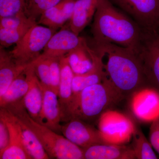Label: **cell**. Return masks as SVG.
<instances>
[{"instance_id":"cell-19","label":"cell","mask_w":159,"mask_h":159,"mask_svg":"<svg viewBox=\"0 0 159 159\" xmlns=\"http://www.w3.org/2000/svg\"><path fill=\"white\" fill-rule=\"evenodd\" d=\"M17 63L3 47L0 48V97L5 94L11 83L25 72L29 66Z\"/></svg>"},{"instance_id":"cell-29","label":"cell","mask_w":159,"mask_h":159,"mask_svg":"<svg viewBox=\"0 0 159 159\" xmlns=\"http://www.w3.org/2000/svg\"><path fill=\"white\" fill-rule=\"evenodd\" d=\"M36 21L28 17L25 12H21L11 16L0 18V29H16Z\"/></svg>"},{"instance_id":"cell-13","label":"cell","mask_w":159,"mask_h":159,"mask_svg":"<svg viewBox=\"0 0 159 159\" xmlns=\"http://www.w3.org/2000/svg\"><path fill=\"white\" fill-rule=\"evenodd\" d=\"M29 88L23 98L24 105L30 116L43 125L42 110L43 95L41 82L34 71L32 63L25 71Z\"/></svg>"},{"instance_id":"cell-15","label":"cell","mask_w":159,"mask_h":159,"mask_svg":"<svg viewBox=\"0 0 159 159\" xmlns=\"http://www.w3.org/2000/svg\"><path fill=\"white\" fill-rule=\"evenodd\" d=\"M90 52L93 59V67L84 74H74L73 96L78 94L87 87L102 82L107 78L102 57L90 47Z\"/></svg>"},{"instance_id":"cell-7","label":"cell","mask_w":159,"mask_h":159,"mask_svg":"<svg viewBox=\"0 0 159 159\" xmlns=\"http://www.w3.org/2000/svg\"><path fill=\"white\" fill-rule=\"evenodd\" d=\"M138 54L148 86L159 92V31L144 30Z\"/></svg>"},{"instance_id":"cell-9","label":"cell","mask_w":159,"mask_h":159,"mask_svg":"<svg viewBox=\"0 0 159 159\" xmlns=\"http://www.w3.org/2000/svg\"><path fill=\"white\" fill-rule=\"evenodd\" d=\"M61 133L69 141L83 149L93 145L105 144L99 129L80 119L69 120L62 125Z\"/></svg>"},{"instance_id":"cell-6","label":"cell","mask_w":159,"mask_h":159,"mask_svg":"<svg viewBox=\"0 0 159 159\" xmlns=\"http://www.w3.org/2000/svg\"><path fill=\"white\" fill-rule=\"evenodd\" d=\"M135 129L130 119L116 111H106L98 120V129L105 144L124 145L130 141Z\"/></svg>"},{"instance_id":"cell-11","label":"cell","mask_w":159,"mask_h":159,"mask_svg":"<svg viewBox=\"0 0 159 159\" xmlns=\"http://www.w3.org/2000/svg\"><path fill=\"white\" fill-rule=\"evenodd\" d=\"M0 119L6 122L10 136L9 146L0 153V159H32L24 145L16 116L8 109L1 107Z\"/></svg>"},{"instance_id":"cell-30","label":"cell","mask_w":159,"mask_h":159,"mask_svg":"<svg viewBox=\"0 0 159 159\" xmlns=\"http://www.w3.org/2000/svg\"><path fill=\"white\" fill-rule=\"evenodd\" d=\"M45 58L48 59L49 67H50L51 89L58 95L61 77L59 58L58 57H45Z\"/></svg>"},{"instance_id":"cell-12","label":"cell","mask_w":159,"mask_h":159,"mask_svg":"<svg viewBox=\"0 0 159 159\" xmlns=\"http://www.w3.org/2000/svg\"><path fill=\"white\" fill-rule=\"evenodd\" d=\"M61 28L49 39L41 56L60 58L68 54L85 39L74 33L68 27Z\"/></svg>"},{"instance_id":"cell-8","label":"cell","mask_w":159,"mask_h":159,"mask_svg":"<svg viewBox=\"0 0 159 159\" xmlns=\"http://www.w3.org/2000/svg\"><path fill=\"white\" fill-rule=\"evenodd\" d=\"M145 30L157 29L159 24V0H111Z\"/></svg>"},{"instance_id":"cell-23","label":"cell","mask_w":159,"mask_h":159,"mask_svg":"<svg viewBox=\"0 0 159 159\" xmlns=\"http://www.w3.org/2000/svg\"><path fill=\"white\" fill-rule=\"evenodd\" d=\"M29 88V84L24 72L11 83L5 94L0 97V106L5 107L8 104L23 99Z\"/></svg>"},{"instance_id":"cell-2","label":"cell","mask_w":159,"mask_h":159,"mask_svg":"<svg viewBox=\"0 0 159 159\" xmlns=\"http://www.w3.org/2000/svg\"><path fill=\"white\" fill-rule=\"evenodd\" d=\"M93 44H114L138 53L144 30L116 9L109 0H101L92 26Z\"/></svg>"},{"instance_id":"cell-32","label":"cell","mask_w":159,"mask_h":159,"mask_svg":"<svg viewBox=\"0 0 159 159\" xmlns=\"http://www.w3.org/2000/svg\"><path fill=\"white\" fill-rule=\"evenodd\" d=\"M10 136L6 122L0 119V153L9 146Z\"/></svg>"},{"instance_id":"cell-27","label":"cell","mask_w":159,"mask_h":159,"mask_svg":"<svg viewBox=\"0 0 159 159\" xmlns=\"http://www.w3.org/2000/svg\"><path fill=\"white\" fill-rule=\"evenodd\" d=\"M26 0H0V18L26 12Z\"/></svg>"},{"instance_id":"cell-33","label":"cell","mask_w":159,"mask_h":159,"mask_svg":"<svg viewBox=\"0 0 159 159\" xmlns=\"http://www.w3.org/2000/svg\"><path fill=\"white\" fill-rule=\"evenodd\" d=\"M157 30H158L159 31V24L158 25V26L157 28Z\"/></svg>"},{"instance_id":"cell-22","label":"cell","mask_w":159,"mask_h":159,"mask_svg":"<svg viewBox=\"0 0 159 159\" xmlns=\"http://www.w3.org/2000/svg\"><path fill=\"white\" fill-rule=\"evenodd\" d=\"M16 118L24 145L32 159H50L41 143L34 133L23 121L20 120L17 117Z\"/></svg>"},{"instance_id":"cell-1","label":"cell","mask_w":159,"mask_h":159,"mask_svg":"<svg viewBox=\"0 0 159 159\" xmlns=\"http://www.w3.org/2000/svg\"><path fill=\"white\" fill-rule=\"evenodd\" d=\"M90 47L105 60L102 61L107 77L123 99L149 87L136 51L110 43Z\"/></svg>"},{"instance_id":"cell-3","label":"cell","mask_w":159,"mask_h":159,"mask_svg":"<svg viewBox=\"0 0 159 159\" xmlns=\"http://www.w3.org/2000/svg\"><path fill=\"white\" fill-rule=\"evenodd\" d=\"M123 99L107 78L102 82L87 87L73 96L62 116V122L78 119L91 122L109 107Z\"/></svg>"},{"instance_id":"cell-24","label":"cell","mask_w":159,"mask_h":159,"mask_svg":"<svg viewBox=\"0 0 159 159\" xmlns=\"http://www.w3.org/2000/svg\"><path fill=\"white\" fill-rule=\"evenodd\" d=\"M132 139L131 147L136 159H157L150 142H148L145 135L139 129L136 128Z\"/></svg>"},{"instance_id":"cell-4","label":"cell","mask_w":159,"mask_h":159,"mask_svg":"<svg viewBox=\"0 0 159 159\" xmlns=\"http://www.w3.org/2000/svg\"><path fill=\"white\" fill-rule=\"evenodd\" d=\"M31 129L37 136L50 158L84 159L83 148L65 137L40 124L32 119L24 105L23 99L5 107Z\"/></svg>"},{"instance_id":"cell-18","label":"cell","mask_w":159,"mask_h":159,"mask_svg":"<svg viewBox=\"0 0 159 159\" xmlns=\"http://www.w3.org/2000/svg\"><path fill=\"white\" fill-rule=\"evenodd\" d=\"M101 0H76L68 28L79 35L94 17Z\"/></svg>"},{"instance_id":"cell-25","label":"cell","mask_w":159,"mask_h":159,"mask_svg":"<svg viewBox=\"0 0 159 159\" xmlns=\"http://www.w3.org/2000/svg\"><path fill=\"white\" fill-rule=\"evenodd\" d=\"M37 24L33 22L16 29H0V44L4 48H8L16 44L22 39L24 35L32 26Z\"/></svg>"},{"instance_id":"cell-26","label":"cell","mask_w":159,"mask_h":159,"mask_svg":"<svg viewBox=\"0 0 159 159\" xmlns=\"http://www.w3.org/2000/svg\"><path fill=\"white\" fill-rule=\"evenodd\" d=\"M65 0H29L26 13L28 17L36 21L38 17L47 9Z\"/></svg>"},{"instance_id":"cell-28","label":"cell","mask_w":159,"mask_h":159,"mask_svg":"<svg viewBox=\"0 0 159 159\" xmlns=\"http://www.w3.org/2000/svg\"><path fill=\"white\" fill-rule=\"evenodd\" d=\"M32 63L41 83L51 89L50 67L47 58L40 55Z\"/></svg>"},{"instance_id":"cell-14","label":"cell","mask_w":159,"mask_h":159,"mask_svg":"<svg viewBox=\"0 0 159 159\" xmlns=\"http://www.w3.org/2000/svg\"><path fill=\"white\" fill-rule=\"evenodd\" d=\"M43 99L42 115L43 125L57 133L61 132V108L58 95L50 88L41 83Z\"/></svg>"},{"instance_id":"cell-17","label":"cell","mask_w":159,"mask_h":159,"mask_svg":"<svg viewBox=\"0 0 159 159\" xmlns=\"http://www.w3.org/2000/svg\"><path fill=\"white\" fill-rule=\"evenodd\" d=\"M83 149L85 159H136L132 148L125 145L99 144Z\"/></svg>"},{"instance_id":"cell-5","label":"cell","mask_w":159,"mask_h":159,"mask_svg":"<svg viewBox=\"0 0 159 159\" xmlns=\"http://www.w3.org/2000/svg\"><path fill=\"white\" fill-rule=\"evenodd\" d=\"M55 31L48 27L35 24L9 52L17 63L29 65L40 55L41 51L43 50Z\"/></svg>"},{"instance_id":"cell-31","label":"cell","mask_w":159,"mask_h":159,"mask_svg":"<svg viewBox=\"0 0 159 159\" xmlns=\"http://www.w3.org/2000/svg\"><path fill=\"white\" fill-rule=\"evenodd\" d=\"M149 139L152 147L159 154V117L152 122Z\"/></svg>"},{"instance_id":"cell-16","label":"cell","mask_w":159,"mask_h":159,"mask_svg":"<svg viewBox=\"0 0 159 159\" xmlns=\"http://www.w3.org/2000/svg\"><path fill=\"white\" fill-rule=\"evenodd\" d=\"M75 2L76 0H65L47 9L41 15L37 24H41L55 31L62 28L72 17Z\"/></svg>"},{"instance_id":"cell-10","label":"cell","mask_w":159,"mask_h":159,"mask_svg":"<svg viewBox=\"0 0 159 159\" xmlns=\"http://www.w3.org/2000/svg\"><path fill=\"white\" fill-rule=\"evenodd\" d=\"M131 108L135 116L143 122H152L159 117V92L145 88L132 95Z\"/></svg>"},{"instance_id":"cell-21","label":"cell","mask_w":159,"mask_h":159,"mask_svg":"<svg viewBox=\"0 0 159 159\" xmlns=\"http://www.w3.org/2000/svg\"><path fill=\"white\" fill-rule=\"evenodd\" d=\"M66 55L69 64L74 74H84L93 67L90 46L85 39Z\"/></svg>"},{"instance_id":"cell-20","label":"cell","mask_w":159,"mask_h":159,"mask_svg":"<svg viewBox=\"0 0 159 159\" xmlns=\"http://www.w3.org/2000/svg\"><path fill=\"white\" fill-rule=\"evenodd\" d=\"M59 61L61 77L58 97L62 117L73 97L74 73L69 64L66 54L60 57Z\"/></svg>"}]
</instances>
